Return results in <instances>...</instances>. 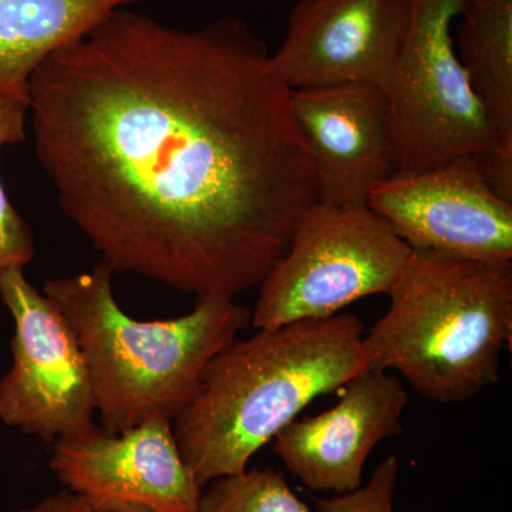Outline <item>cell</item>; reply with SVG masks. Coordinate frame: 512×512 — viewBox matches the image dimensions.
<instances>
[{
	"instance_id": "15",
	"label": "cell",
	"mask_w": 512,
	"mask_h": 512,
	"mask_svg": "<svg viewBox=\"0 0 512 512\" xmlns=\"http://www.w3.org/2000/svg\"><path fill=\"white\" fill-rule=\"evenodd\" d=\"M197 512H312L272 467L252 468L210 481L202 488Z\"/></svg>"
},
{
	"instance_id": "17",
	"label": "cell",
	"mask_w": 512,
	"mask_h": 512,
	"mask_svg": "<svg viewBox=\"0 0 512 512\" xmlns=\"http://www.w3.org/2000/svg\"><path fill=\"white\" fill-rule=\"evenodd\" d=\"M400 461L384 458L373 470L369 483L352 493L330 498H315L318 512H394V495L399 480Z\"/></svg>"
},
{
	"instance_id": "5",
	"label": "cell",
	"mask_w": 512,
	"mask_h": 512,
	"mask_svg": "<svg viewBox=\"0 0 512 512\" xmlns=\"http://www.w3.org/2000/svg\"><path fill=\"white\" fill-rule=\"evenodd\" d=\"M412 248L367 205L318 202L293 229L282 258L259 284L255 329L338 315L366 296L389 295Z\"/></svg>"
},
{
	"instance_id": "1",
	"label": "cell",
	"mask_w": 512,
	"mask_h": 512,
	"mask_svg": "<svg viewBox=\"0 0 512 512\" xmlns=\"http://www.w3.org/2000/svg\"><path fill=\"white\" fill-rule=\"evenodd\" d=\"M264 40L116 10L37 67L29 113L60 208L101 262L197 298L259 286L319 202Z\"/></svg>"
},
{
	"instance_id": "14",
	"label": "cell",
	"mask_w": 512,
	"mask_h": 512,
	"mask_svg": "<svg viewBox=\"0 0 512 512\" xmlns=\"http://www.w3.org/2000/svg\"><path fill=\"white\" fill-rule=\"evenodd\" d=\"M141 0H0V99L29 103L47 57Z\"/></svg>"
},
{
	"instance_id": "10",
	"label": "cell",
	"mask_w": 512,
	"mask_h": 512,
	"mask_svg": "<svg viewBox=\"0 0 512 512\" xmlns=\"http://www.w3.org/2000/svg\"><path fill=\"white\" fill-rule=\"evenodd\" d=\"M50 468L60 484L92 501L94 512L123 504L157 512H197L202 487L185 463L170 420L123 433L97 427L53 444Z\"/></svg>"
},
{
	"instance_id": "12",
	"label": "cell",
	"mask_w": 512,
	"mask_h": 512,
	"mask_svg": "<svg viewBox=\"0 0 512 512\" xmlns=\"http://www.w3.org/2000/svg\"><path fill=\"white\" fill-rule=\"evenodd\" d=\"M291 101L318 173L319 202L367 205L369 192L396 173L382 87L348 83L292 90Z\"/></svg>"
},
{
	"instance_id": "16",
	"label": "cell",
	"mask_w": 512,
	"mask_h": 512,
	"mask_svg": "<svg viewBox=\"0 0 512 512\" xmlns=\"http://www.w3.org/2000/svg\"><path fill=\"white\" fill-rule=\"evenodd\" d=\"M29 103L0 99V150L26 138ZM35 256V238L28 222L15 210L0 181V274L25 269Z\"/></svg>"
},
{
	"instance_id": "3",
	"label": "cell",
	"mask_w": 512,
	"mask_h": 512,
	"mask_svg": "<svg viewBox=\"0 0 512 512\" xmlns=\"http://www.w3.org/2000/svg\"><path fill=\"white\" fill-rule=\"evenodd\" d=\"M114 272L49 279L43 293L59 306L89 363L101 430L117 434L170 420L190 402L208 363L238 339L251 311L235 299L197 298L187 315L138 320L114 298Z\"/></svg>"
},
{
	"instance_id": "19",
	"label": "cell",
	"mask_w": 512,
	"mask_h": 512,
	"mask_svg": "<svg viewBox=\"0 0 512 512\" xmlns=\"http://www.w3.org/2000/svg\"><path fill=\"white\" fill-rule=\"evenodd\" d=\"M110 512H157L150 510V508L143 507V505L136 504H123L119 507L113 508Z\"/></svg>"
},
{
	"instance_id": "7",
	"label": "cell",
	"mask_w": 512,
	"mask_h": 512,
	"mask_svg": "<svg viewBox=\"0 0 512 512\" xmlns=\"http://www.w3.org/2000/svg\"><path fill=\"white\" fill-rule=\"evenodd\" d=\"M0 298L16 328L12 367L0 379V420L46 444L96 430L92 373L59 306L19 268L0 274Z\"/></svg>"
},
{
	"instance_id": "4",
	"label": "cell",
	"mask_w": 512,
	"mask_h": 512,
	"mask_svg": "<svg viewBox=\"0 0 512 512\" xmlns=\"http://www.w3.org/2000/svg\"><path fill=\"white\" fill-rule=\"evenodd\" d=\"M367 335L366 370L396 372L420 396L451 404L500 379L512 342V264L414 251Z\"/></svg>"
},
{
	"instance_id": "2",
	"label": "cell",
	"mask_w": 512,
	"mask_h": 512,
	"mask_svg": "<svg viewBox=\"0 0 512 512\" xmlns=\"http://www.w3.org/2000/svg\"><path fill=\"white\" fill-rule=\"evenodd\" d=\"M363 336L356 315L338 313L256 329L218 353L171 421L198 484L247 470L305 407L365 372Z\"/></svg>"
},
{
	"instance_id": "6",
	"label": "cell",
	"mask_w": 512,
	"mask_h": 512,
	"mask_svg": "<svg viewBox=\"0 0 512 512\" xmlns=\"http://www.w3.org/2000/svg\"><path fill=\"white\" fill-rule=\"evenodd\" d=\"M463 6L464 0H412L409 32L384 87L396 173L494 153L487 110L451 36Z\"/></svg>"
},
{
	"instance_id": "8",
	"label": "cell",
	"mask_w": 512,
	"mask_h": 512,
	"mask_svg": "<svg viewBox=\"0 0 512 512\" xmlns=\"http://www.w3.org/2000/svg\"><path fill=\"white\" fill-rule=\"evenodd\" d=\"M367 207L414 251L512 264V202L494 191L476 156L394 173L369 192Z\"/></svg>"
},
{
	"instance_id": "11",
	"label": "cell",
	"mask_w": 512,
	"mask_h": 512,
	"mask_svg": "<svg viewBox=\"0 0 512 512\" xmlns=\"http://www.w3.org/2000/svg\"><path fill=\"white\" fill-rule=\"evenodd\" d=\"M342 389L332 409L293 420L274 439L289 473L319 493L357 490L372 451L403 430L409 397L400 377L365 370Z\"/></svg>"
},
{
	"instance_id": "18",
	"label": "cell",
	"mask_w": 512,
	"mask_h": 512,
	"mask_svg": "<svg viewBox=\"0 0 512 512\" xmlns=\"http://www.w3.org/2000/svg\"><path fill=\"white\" fill-rule=\"evenodd\" d=\"M19 512H94V507L89 498L63 490Z\"/></svg>"
},
{
	"instance_id": "9",
	"label": "cell",
	"mask_w": 512,
	"mask_h": 512,
	"mask_svg": "<svg viewBox=\"0 0 512 512\" xmlns=\"http://www.w3.org/2000/svg\"><path fill=\"white\" fill-rule=\"evenodd\" d=\"M412 0H299L271 64L291 90L392 79Z\"/></svg>"
},
{
	"instance_id": "13",
	"label": "cell",
	"mask_w": 512,
	"mask_h": 512,
	"mask_svg": "<svg viewBox=\"0 0 512 512\" xmlns=\"http://www.w3.org/2000/svg\"><path fill=\"white\" fill-rule=\"evenodd\" d=\"M458 26L461 63L483 101L495 150L477 157L497 190L512 187V0H464Z\"/></svg>"
}]
</instances>
